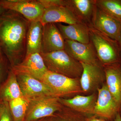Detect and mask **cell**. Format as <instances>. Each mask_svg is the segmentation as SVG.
I'll return each mask as SVG.
<instances>
[{"label":"cell","instance_id":"1","mask_svg":"<svg viewBox=\"0 0 121 121\" xmlns=\"http://www.w3.org/2000/svg\"><path fill=\"white\" fill-rule=\"evenodd\" d=\"M30 22L19 13L7 10L0 17V47L11 67L20 63L26 54Z\"/></svg>","mask_w":121,"mask_h":121},{"label":"cell","instance_id":"2","mask_svg":"<svg viewBox=\"0 0 121 121\" xmlns=\"http://www.w3.org/2000/svg\"><path fill=\"white\" fill-rule=\"evenodd\" d=\"M40 54L48 70L70 78H80L83 71L82 64L64 50Z\"/></svg>","mask_w":121,"mask_h":121},{"label":"cell","instance_id":"3","mask_svg":"<svg viewBox=\"0 0 121 121\" xmlns=\"http://www.w3.org/2000/svg\"><path fill=\"white\" fill-rule=\"evenodd\" d=\"M90 26V41L95 49L99 62L103 66L121 63L118 41Z\"/></svg>","mask_w":121,"mask_h":121},{"label":"cell","instance_id":"4","mask_svg":"<svg viewBox=\"0 0 121 121\" xmlns=\"http://www.w3.org/2000/svg\"><path fill=\"white\" fill-rule=\"evenodd\" d=\"M80 78H73L48 71L41 80L51 89L55 97L58 98L73 97L83 93Z\"/></svg>","mask_w":121,"mask_h":121},{"label":"cell","instance_id":"5","mask_svg":"<svg viewBox=\"0 0 121 121\" xmlns=\"http://www.w3.org/2000/svg\"><path fill=\"white\" fill-rule=\"evenodd\" d=\"M64 106L59 98L47 97L31 99L24 121H35L54 116Z\"/></svg>","mask_w":121,"mask_h":121},{"label":"cell","instance_id":"6","mask_svg":"<svg viewBox=\"0 0 121 121\" xmlns=\"http://www.w3.org/2000/svg\"><path fill=\"white\" fill-rule=\"evenodd\" d=\"M81 63L83 71L80 81L83 93L89 95L97 92L98 89L105 82L104 66L100 63Z\"/></svg>","mask_w":121,"mask_h":121},{"label":"cell","instance_id":"7","mask_svg":"<svg viewBox=\"0 0 121 121\" xmlns=\"http://www.w3.org/2000/svg\"><path fill=\"white\" fill-rule=\"evenodd\" d=\"M0 4L6 10L20 13L30 22L40 21L45 9L39 0H1Z\"/></svg>","mask_w":121,"mask_h":121},{"label":"cell","instance_id":"8","mask_svg":"<svg viewBox=\"0 0 121 121\" xmlns=\"http://www.w3.org/2000/svg\"><path fill=\"white\" fill-rule=\"evenodd\" d=\"M97 99L93 115L113 121L121 107L108 90L106 82L98 89Z\"/></svg>","mask_w":121,"mask_h":121},{"label":"cell","instance_id":"9","mask_svg":"<svg viewBox=\"0 0 121 121\" xmlns=\"http://www.w3.org/2000/svg\"><path fill=\"white\" fill-rule=\"evenodd\" d=\"M16 75L23 96L30 99L55 97L51 89L40 80L26 74Z\"/></svg>","mask_w":121,"mask_h":121},{"label":"cell","instance_id":"10","mask_svg":"<svg viewBox=\"0 0 121 121\" xmlns=\"http://www.w3.org/2000/svg\"><path fill=\"white\" fill-rule=\"evenodd\" d=\"M91 26L111 39L119 40L121 33V23L106 14L96 5Z\"/></svg>","mask_w":121,"mask_h":121},{"label":"cell","instance_id":"11","mask_svg":"<svg viewBox=\"0 0 121 121\" xmlns=\"http://www.w3.org/2000/svg\"><path fill=\"white\" fill-rule=\"evenodd\" d=\"M11 69L15 74L28 75L41 81L48 71L43 57L39 53H34L26 56L23 60Z\"/></svg>","mask_w":121,"mask_h":121},{"label":"cell","instance_id":"12","mask_svg":"<svg viewBox=\"0 0 121 121\" xmlns=\"http://www.w3.org/2000/svg\"><path fill=\"white\" fill-rule=\"evenodd\" d=\"M64 50L70 56L80 63L87 64L100 63L95 48L91 42L89 43H83L65 40Z\"/></svg>","mask_w":121,"mask_h":121},{"label":"cell","instance_id":"13","mask_svg":"<svg viewBox=\"0 0 121 121\" xmlns=\"http://www.w3.org/2000/svg\"><path fill=\"white\" fill-rule=\"evenodd\" d=\"M64 46L65 40L56 24L48 23L43 26L41 53L64 50Z\"/></svg>","mask_w":121,"mask_h":121},{"label":"cell","instance_id":"14","mask_svg":"<svg viewBox=\"0 0 121 121\" xmlns=\"http://www.w3.org/2000/svg\"><path fill=\"white\" fill-rule=\"evenodd\" d=\"M40 22L43 26L48 23H64L71 25L81 22L66 7L55 5L45 8Z\"/></svg>","mask_w":121,"mask_h":121},{"label":"cell","instance_id":"15","mask_svg":"<svg viewBox=\"0 0 121 121\" xmlns=\"http://www.w3.org/2000/svg\"><path fill=\"white\" fill-rule=\"evenodd\" d=\"M97 96L96 92L86 96L77 95L70 98H59V101L72 110L86 115H93Z\"/></svg>","mask_w":121,"mask_h":121},{"label":"cell","instance_id":"16","mask_svg":"<svg viewBox=\"0 0 121 121\" xmlns=\"http://www.w3.org/2000/svg\"><path fill=\"white\" fill-rule=\"evenodd\" d=\"M63 6L70 10L80 22L91 26L95 0H63Z\"/></svg>","mask_w":121,"mask_h":121},{"label":"cell","instance_id":"17","mask_svg":"<svg viewBox=\"0 0 121 121\" xmlns=\"http://www.w3.org/2000/svg\"><path fill=\"white\" fill-rule=\"evenodd\" d=\"M56 25L64 40L83 43H90V26L87 24L80 22L68 25L61 23Z\"/></svg>","mask_w":121,"mask_h":121},{"label":"cell","instance_id":"18","mask_svg":"<svg viewBox=\"0 0 121 121\" xmlns=\"http://www.w3.org/2000/svg\"><path fill=\"white\" fill-rule=\"evenodd\" d=\"M103 66L106 84L110 92L121 108V63Z\"/></svg>","mask_w":121,"mask_h":121},{"label":"cell","instance_id":"19","mask_svg":"<svg viewBox=\"0 0 121 121\" xmlns=\"http://www.w3.org/2000/svg\"><path fill=\"white\" fill-rule=\"evenodd\" d=\"M43 28L40 21L30 22L27 35L25 56L32 53H42Z\"/></svg>","mask_w":121,"mask_h":121},{"label":"cell","instance_id":"20","mask_svg":"<svg viewBox=\"0 0 121 121\" xmlns=\"http://www.w3.org/2000/svg\"><path fill=\"white\" fill-rule=\"evenodd\" d=\"M23 96L15 73L12 70L0 85V101L9 102Z\"/></svg>","mask_w":121,"mask_h":121},{"label":"cell","instance_id":"21","mask_svg":"<svg viewBox=\"0 0 121 121\" xmlns=\"http://www.w3.org/2000/svg\"><path fill=\"white\" fill-rule=\"evenodd\" d=\"M31 99L24 96L9 102L13 121H24Z\"/></svg>","mask_w":121,"mask_h":121},{"label":"cell","instance_id":"22","mask_svg":"<svg viewBox=\"0 0 121 121\" xmlns=\"http://www.w3.org/2000/svg\"><path fill=\"white\" fill-rule=\"evenodd\" d=\"M95 4L99 9L121 23V0H95Z\"/></svg>","mask_w":121,"mask_h":121},{"label":"cell","instance_id":"23","mask_svg":"<svg viewBox=\"0 0 121 121\" xmlns=\"http://www.w3.org/2000/svg\"><path fill=\"white\" fill-rule=\"evenodd\" d=\"M55 121H87V115L78 112L64 106L55 114Z\"/></svg>","mask_w":121,"mask_h":121},{"label":"cell","instance_id":"24","mask_svg":"<svg viewBox=\"0 0 121 121\" xmlns=\"http://www.w3.org/2000/svg\"><path fill=\"white\" fill-rule=\"evenodd\" d=\"M0 121H13L8 102L0 101Z\"/></svg>","mask_w":121,"mask_h":121},{"label":"cell","instance_id":"25","mask_svg":"<svg viewBox=\"0 0 121 121\" xmlns=\"http://www.w3.org/2000/svg\"><path fill=\"white\" fill-rule=\"evenodd\" d=\"M5 66L4 60H0V85L3 82V79L5 73Z\"/></svg>","mask_w":121,"mask_h":121},{"label":"cell","instance_id":"26","mask_svg":"<svg viewBox=\"0 0 121 121\" xmlns=\"http://www.w3.org/2000/svg\"><path fill=\"white\" fill-rule=\"evenodd\" d=\"M87 121H110L108 119L95 115H87Z\"/></svg>","mask_w":121,"mask_h":121},{"label":"cell","instance_id":"27","mask_svg":"<svg viewBox=\"0 0 121 121\" xmlns=\"http://www.w3.org/2000/svg\"><path fill=\"white\" fill-rule=\"evenodd\" d=\"M35 121H55L54 116L46 117Z\"/></svg>","mask_w":121,"mask_h":121},{"label":"cell","instance_id":"28","mask_svg":"<svg viewBox=\"0 0 121 121\" xmlns=\"http://www.w3.org/2000/svg\"><path fill=\"white\" fill-rule=\"evenodd\" d=\"M113 121H121V117L119 112L117 114L116 117Z\"/></svg>","mask_w":121,"mask_h":121},{"label":"cell","instance_id":"29","mask_svg":"<svg viewBox=\"0 0 121 121\" xmlns=\"http://www.w3.org/2000/svg\"><path fill=\"white\" fill-rule=\"evenodd\" d=\"M7 10L5 9L0 4V17Z\"/></svg>","mask_w":121,"mask_h":121},{"label":"cell","instance_id":"30","mask_svg":"<svg viewBox=\"0 0 121 121\" xmlns=\"http://www.w3.org/2000/svg\"><path fill=\"white\" fill-rule=\"evenodd\" d=\"M118 43H119V47H120V50H121V36H120V38L119 39V40L118 41Z\"/></svg>","mask_w":121,"mask_h":121},{"label":"cell","instance_id":"31","mask_svg":"<svg viewBox=\"0 0 121 121\" xmlns=\"http://www.w3.org/2000/svg\"><path fill=\"white\" fill-rule=\"evenodd\" d=\"M0 60H3V56H2V53H1V48L0 47Z\"/></svg>","mask_w":121,"mask_h":121},{"label":"cell","instance_id":"32","mask_svg":"<svg viewBox=\"0 0 121 121\" xmlns=\"http://www.w3.org/2000/svg\"><path fill=\"white\" fill-rule=\"evenodd\" d=\"M119 113H120V115H121V109H120V111H119Z\"/></svg>","mask_w":121,"mask_h":121}]
</instances>
